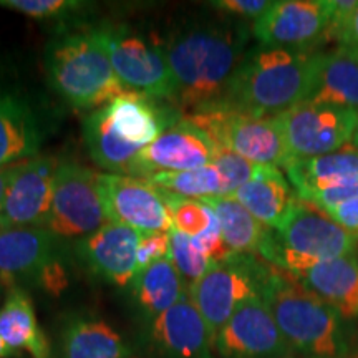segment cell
I'll return each instance as SVG.
<instances>
[{"instance_id":"obj_34","label":"cell","mask_w":358,"mask_h":358,"mask_svg":"<svg viewBox=\"0 0 358 358\" xmlns=\"http://www.w3.org/2000/svg\"><path fill=\"white\" fill-rule=\"evenodd\" d=\"M213 164L221 171L224 179H226L227 196H232L241 186H244L252 178V174L257 168V164L250 163V161L244 159L243 156L232 153V151L226 150L222 146H217Z\"/></svg>"},{"instance_id":"obj_28","label":"cell","mask_w":358,"mask_h":358,"mask_svg":"<svg viewBox=\"0 0 358 358\" xmlns=\"http://www.w3.org/2000/svg\"><path fill=\"white\" fill-rule=\"evenodd\" d=\"M216 214L224 243L236 254H252L261 257L272 229L256 217L232 196L199 199Z\"/></svg>"},{"instance_id":"obj_18","label":"cell","mask_w":358,"mask_h":358,"mask_svg":"<svg viewBox=\"0 0 358 358\" xmlns=\"http://www.w3.org/2000/svg\"><path fill=\"white\" fill-rule=\"evenodd\" d=\"M150 338L166 358H213L216 337L187 294L151 320Z\"/></svg>"},{"instance_id":"obj_11","label":"cell","mask_w":358,"mask_h":358,"mask_svg":"<svg viewBox=\"0 0 358 358\" xmlns=\"http://www.w3.org/2000/svg\"><path fill=\"white\" fill-rule=\"evenodd\" d=\"M334 0H279L252 24L259 45L317 48L329 42Z\"/></svg>"},{"instance_id":"obj_2","label":"cell","mask_w":358,"mask_h":358,"mask_svg":"<svg viewBox=\"0 0 358 358\" xmlns=\"http://www.w3.org/2000/svg\"><path fill=\"white\" fill-rule=\"evenodd\" d=\"M320 50L259 45L245 53L222 105L274 118L306 101Z\"/></svg>"},{"instance_id":"obj_22","label":"cell","mask_w":358,"mask_h":358,"mask_svg":"<svg viewBox=\"0 0 358 358\" xmlns=\"http://www.w3.org/2000/svg\"><path fill=\"white\" fill-rule=\"evenodd\" d=\"M292 277L313 295L334 307L342 319L358 317L357 254L313 264Z\"/></svg>"},{"instance_id":"obj_14","label":"cell","mask_w":358,"mask_h":358,"mask_svg":"<svg viewBox=\"0 0 358 358\" xmlns=\"http://www.w3.org/2000/svg\"><path fill=\"white\" fill-rule=\"evenodd\" d=\"M214 348L222 358H287L292 350L264 299L237 308L216 334Z\"/></svg>"},{"instance_id":"obj_21","label":"cell","mask_w":358,"mask_h":358,"mask_svg":"<svg viewBox=\"0 0 358 358\" xmlns=\"http://www.w3.org/2000/svg\"><path fill=\"white\" fill-rule=\"evenodd\" d=\"M105 108L116 136L141 151L179 120L166 115L158 100L136 92L123 93Z\"/></svg>"},{"instance_id":"obj_13","label":"cell","mask_w":358,"mask_h":358,"mask_svg":"<svg viewBox=\"0 0 358 358\" xmlns=\"http://www.w3.org/2000/svg\"><path fill=\"white\" fill-rule=\"evenodd\" d=\"M217 145L189 120L179 118L148 145L127 176L148 179L156 173L187 171L213 164Z\"/></svg>"},{"instance_id":"obj_41","label":"cell","mask_w":358,"mask_h":358,"mask_svg":"<svg viewBox=\"0 0 358 358\" xmlns=\"http://www.w3.org/2000/svg\"><path fill=\"white\" fill-rule=\"evenodd\" d=\"M350 146L355 148L358 150V118H357V124H355V129H353V134H352V140H350Z\"/></svg>"},{"instance_id":"obj_6","label":"cell","mask_w":358,"mask_h":358,"mask_svg":"<svg viewBox=\"0 0 358 358\" xmlns=\"http://www.w3.org/2000/svg\"><path fill=\"white\" fill-rule=\"evenodd\" d=\"M274 266L252 254H232L214 264L189 287V297L208 322L214 337L232 313L252 299H262Z\"/></svg>"},{"instance_id":"obj_42","label":"cell","mask_w":358,"mask_h":358,"mask_svg":"<svg viewBox=\"0 0 358 358\" xmlns=\"http://www.w3.org/2000/svg\"><path fill=\"white\" fill-rule=\"evenodd\" d=\"M343 358H358V353H347Z\"/></svg>"},{"instance_id":"obj_36","label":"cell","mask_w":358,"mask_h":358,"mask_svg":"<svg viewBox=\"0 0 358 358\" xmlns=\"http://www.w3.org/2000/svg\"><path fill=\"white\" fill-rule=\"evenodd\" d=\"M209 6L232 19L256 22L268 10L272 2L268 0H214Z\"/></svg>"},{"instance_id":"obj_31","label":"cell","mask_w":358,"mask_h":358,"mask_svg":"<svg viewBox=\"0 0 358 358\" xmlns=\"http://www.w3.org/2000/svg\"><path fill=\"white\" fill-rule=\"evenodd\" d=\"M163 194L166 196L168 206L173 214V231L196 237L208 231L216 222V214L203 201L179 198V196L168 194V192H163Z\"/></svg>"},{"instance_id":"obj_27","label":"cell","mask_w":358,"mask_h":358,"mask_svg":"<svg viewBox=\"0 0 358 358\" xmlns=\"http://www.w3.org/2000/svg\"><path fill=\"white\" fill-rule=\"evenodd\" d=\"M131 294L145 317L155 320L186 297L189 290L171 259H163L136 272Z\"/></svg>"},{"instance_id":"obj_40","label":"cell","mask_w":358,"mask_h":358,"mask_svg":"<svg viewBox=\"0 0 358 358\" xmlns=\"http://www.w3.org/2000/svg\"><path fill=\"white\" fill-rule=\"evenodd\" d=\"M13 355H15V352H13L12 348L3 342V338L0 337V358H10Z\"/></svg>"},{"instance_id":"obj_25","label":"cell","mask_w":358,"mask_h":358,"mask_svg":"<svg viewBox=\"0 0 358 358\" xmlns=\"http://www.w3.org/2000/svg\"><path fill=\"white\" fill-rule=\"evenodd\" d=\"M0 337L13 352L32 358H50V343L40 327L30 295L22 287L8 290L0 306Z\"/></svg>"},{"instance_id":"obj_19","label":"cell","mask_w":358,"mask_h":358,"mask_svg":"<svg viewBox=\"0 0 358 358\" xmlns=\"http://www.w3.org/2000/svg\"><path fill=\"white\" fill-rule=\"evenodd\" d=\"M42 127L19 90L0 82V168L38 155Z\"/></svg>"},{"instance_id":"obj_3","label":"cell","mask_w":358,"mask_h":358,"mask_svg":"<svg viewBox=\"0 0 358 358\" xmlns=\"http://www.w3.org/2000/svg\"><path fill=\"white\" fill-rule=\"evenodd\" d=\"M45 65L52 88L77 110H98L128 92L96 29L57 35L47 45Z\"/></svg>"},{"instance_id":"obj_30","label":"cell","mask_w":358,"mask_h":358,"mask_svg":"<svg viewBox=\"0 0 358 358\" xmlns=\"http://www.w3.org/2000/svg\"><path fill=\"white\" fill-rule=\"evenodd\" d=\"M145 181L159 191L186 199H208L227 196V182L221 171L214 166L187 169V171L156 173Z\"/></svg>"},{"instance_id":"obj_1","label":"cell","mask_w":358,"mask_h":358,"mask_svg":"<svg viewBox=\"0 0 358 358\" xmlns=\"http://www.w3.org/2000/svg\"><path fill=\"white\" fill-rule=\"evenodd\" d=\"M252 27L248 22L219 19L187 27L163 42L176 80V96L186 115L219 105L243 64Z\"/></svg>"},{"instance_id":"obj_17","label":"cell","mask_w":358,"mask_h":358,"mask_svg":"<svg viewBox=\"0 0 358 358\" xmlns=\"http://www.w3.org/2000/svg\"><path fill=\"white\" fill-rule=\"evenodd\" d=\"M58 237L47 227H6L0 229V285L8 290L20 282L37 280L58 259Z\"/></svg>"},{"instance_id":"obj_7","label":"cell","mask_w":358,"mask_h":358,"mask_svg":"<svg viewBox=\"0 0 358 358\" xmlns=\"http://www.w3.org/2000/svg\"><path fill=\"white\" fill-rule=\"evenodd\" d=\"M185 118L203 129L217 146L243 156L257 166L285 168L292 159L275 116L249 115L219 103Z\"/></svg>"},{"instance_id":"obj_5","label":"cell","mask_w":358,"mask_h":358,"mask_svg":"<svg viewBox=\"0 0 358 358\" xmlns=\"http://www.w3.org/2000/svg\"><path fill=\"white\" fill-rule=\"evenodd\" d=\"M358 237L335 224L327 213L297 198L279 229L272 231L261 257L295 275L330 259L357 252Z\"/></svg>"},{"instance_id":"obj_33","label":"cell","mask_w":358,"mask_h":358,"mask_svg":"<svg viewBox=\"0 0 358 358\" xmlns=\"http://www.w3.org/2000/svg\"><path fill=\"white\" fill-rule=\"evenodd\" d=\"M0 7L35 20H65L87 8L78 0H0Z\"/></svg>"},{"instance_id":"obj_4","label":"cell","mask_w":358,"mask_h":358,"mask_svg":"<svg viewBox=\"0 0 358 358\" xmlns=\"http://www.w3.org/2000/svg\"><path fill=\"white\" fill-rule=\"evenodd\" d=\"M262 299L292 350L307 358H343L348 353L342 315L287 272L274 267Z\"/></svg>"},{"instance_id":"obj_15","label":"cell","mask_w":358,"mask_h":358,"mask_svg":"<svg viewBox=\"0 0 358 358\" xmlns=\"http://www.w3.org/2000/svg\"><path fill=\"white\" fill-rule=\"evenodd\" d=\"M58 166L60 159L55 156L37 155L22 161L3 201L0 229L47 227Z\"/></svg>"},{"instance_id":"obj_39","label":"cell","mask_w":358,"mask_h":358,"mask_svg":"<svg viewBox=\"0 0 358 358\" xmlns=\"http://www.w3.org/2000/svg\"><path fill=\"white\" fill-rule=\"evenodd\" d=\"M20 164H22V161H19V163H13V164H7V166L0 168V213H2L3 201H6L8 187H10L13 178H15L17 171H19Z\"/></svg>"},{"instance_id":"obj_38","label":"cell","mask_w":358,"mask_h":358,"mask_svg":"<svg viewBox=\"0 0 358 358\" xmlns=\"http://www.w3.org/2000/svg\"><path fill=\"white\" fill-rule=\"evenodd\" d=\"M332 40H335L337 45H343V47L358 52V3L350 15L335 30Z\"/></svg>"},{"instance_id":"obj_8","label":"cell","mask_w":358,"mask_h":358,"mask_svg":"<svg viewBox=\"0 0 358 358\" xmlns=\"http://www.w3.org/2000/svg\"><path fill=\"white\" fill-rule=\"evenodd\" d=\"M111 66L128 92H136L155 100L176 96V80L163 45L133 30L128 25L98 27Z\"/></svg>"},{"instance_id":"obj_26","label":"cell","mask_w":358,"mask_h":358,"mask_svg":"<svg viewBox=\"0 0 358 358\" xmlns=\"http://www.w3.org/2000/svg\"><path fill=\"white\" fill-rule=\"evenodd\" d=\"M62 358H131V350L110 324L93 317H75L60 338Z\"/></svg>"},{"instance_id":"obj_12","label":"cell","mask_w":358,"mask_h":358,"mask_svg":"<svg viewBox=\"0 0 358 358\" xmlns=\"http://www.w3.org/2000/svg\"><path fill=\"white\" fill-rule=\"evenodd\" d=\"M98 187L110 222L133 227L141 234L173 231L166 196L145 179L98 173Z\"/></svg>"},{"instance_id":"obj_16","label":"cell","mask_w":358,"mask_h":358,"mask_svg":"<svg viewBox=\"0 0 358 358\" xmlns=\"http://www.w3.org/2000/svg\"><path fill=\"white\" fill-rule=\"evenodd\" d=\"M143 234L123 224L108 222L78 244V254L100 279L116 287L131 285L138 272L136 254Z\"/></svg>"},{"instance_id":"obj_10","label":"cell","mask_w":358,"mask_h":358,"mask_svg":"<svg viewBox=\"0 0 358 358\" xmlns=\"http://www.w3.org/2000/svg\"><path fill=\"white\" fill-rule=\"evenodd\" d=\"M358 111L302 101L275 116L292 158L330 155L350 145Z\"/></svg>"},{"instance_id":"obj_24","label":"cell","mask_w":358,"mask_h":358,"mask_svg":"<svg viewBox=\"0 0 358 358\" xmlns=\"http://www.w3.org/2000/svg\"><path fill=\"white\" fill-rule=\"evenodd\" d=\"M301 199L312 192L358 181V150L347 145L330 155L292 158L284 168Z\"/></svg>"},{"instance_id":"obj_32","label":"cell","mask_w":358,"mask_h":358,"mask_svg":"<svg viewBox=\"0 0 358 358\" xmlns=\"http://www.w3.org/2000/svg\"><path fill=\"white\" fill-rule=\"evenodd\" d=\"M174 267L181 274L182 280L186 282L187 290L196 280H199L214 264L199 252L191 243V237L181 234V232L171 231V252H169Z\"/></svg>"},{"instance_id":"obj_20","label":"cell","mask_w":358,"mask_h":358,"mask_svg":"<svg viewBox=\"0 0 358 358\" xmlns=\"http://www.w3.org/2000/svg\"><path fill=\"white\" fill-rule=\"evenodd\" d=\"M306 101L358 111V52L343 45L320 50Z\"/></svg>"},{"instance_id":"obj_23","label":"cell","mask_w":358,"mask_h":358,"mask_svg":"<svg viewBox=\"0 0 358 358\" xmlns=\"http://www.w3.org/2000/svg\"><path fill=\"white\" fill-rule=\"evenodd\" d=\"M232 198L239 201L259 222L275 231L289 216L299 196L279 168L257 166L252 178Z\"/></svg>"},{"instance_id":"obj_37","label":"cell","mask_w":358,"mask_h":358,"mask_svg":"<svg viewBox=\"0 0 358 358\" xmlns=\"http://www.w3.org/2000/svg\"><path fill=\"white\" fill-rule=\"evenodd\" d=\"M327 214L342 229H345L352 236L358 237V198L330 209V211H327Z\"/></svg>"},{"instance_id":"obj_9","label":"cell","mask_w":358,"mask_h":358,"mask_svg":"<svg viewBox=\"0 0 358 358\" xmlns=\"http://www.w3.org/2000/svg\"><path fill=\"white\" fill-rule=\"evenodd\" d=\"M108 222L98 187V171L73 161H60L47 229L58 239H83Z\"/></svg>"},{"instance_id":"obj_29","label":"cell","mask_w":358,"mask_h":358,"mask_svg":"<svg viewBox=\"0 0 358 358\" xmlns=\"http://www.w3.org/2000/svg\"><path fill=\"white\" fill-rule=\"evenodd\" d=\"M82 131L92 159L111 174H128L136 156L141 153V150L116 136L105 106L90 111L85 116Z\"/></svg>"},{"instance_id":"obj_35","label":"cell","mask_w":358,"mask_h":358,"mask_svg":"<svg viewBox=\"0 0 358 358\" xmlns=\"http://www.w3.org/2000/svg\"><path fill=\"white\" fill-rule=\"evenodd\" d=\"M169 252H171V231L143 234L136 254L138 272L151 264L169 259Z\"/></svg>"}]
</instances>
